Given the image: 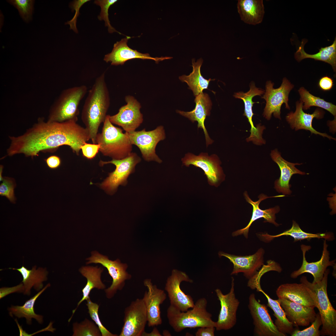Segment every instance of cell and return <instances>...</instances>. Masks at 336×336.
I'll list each match as a JSON object with an SVG mask.
<instances>
[{
    "label": "cell",
    "instance_id": "cell-1",
    "mask_svg": "<svg viewBox=\"0 0 336 336\" xmlns=\"http://www.w3.org/2000/svg\"><path fill=\"white\" fill-rule=\"evenodd\" d=\"M71 120L62 122H45L42 118L23 134L9 136L11 143L8 156L22 154L32 158L41 151L55 149L63 145L69 146L79 155L81 147L91 139L88 130Z\"/></svg>",
    "mask_w": 336,
    "mask_h": 336
},
{
    "label": "cell",
    "instance_id": "cell-2",
    "mask_svg": "<svg viewBox=\"0 0 336 336\" xmlns=\"http://www.w3.org/2000/svg\"><path fill=\"white\" fill-rule=\"evenodd\" d=\"M110 105L109 93L103 73L96 78L89 90L81 113L82 120L92 143L96 144L99 128L105 121Z\"/></svg>",
    "mask_w": 336,
    "mask_h": 336
},
{
    "label": "cell",
    "instance_id": "cell-3",
    "mask_svg": "<svg viewBox=\"0 0 336 336\" xmlns=\"http://www.w3.org/2000/svg\"><path fill=\"white\" fill-rule=\"evenodd\" d=\"M207 301L204 297L198 299L192 309L181 311L170 305L167 310V316L170 325L176 332L187 328L214 327L216 322L207 310Z\"/></svg>",
    "mask_w": 336,
    "mask_h": 336
},
{
    "label": "cell",
    "instance_id": "cell-4",
    "mask_svg": "<svg viewBox=\"0 0 336 336\" xmlns=\"http://www.w3.org/2000/svg\"><path fill=\"white\" fill-rule=\"evenodd\" d=\"M96 144L100 145L99 151L104 156L112 160H121L128 156L132 152V145L128 133L123 130L114 125L107 115L101 132L98 133Z\"/></svg>",
    "mask_w": 336,
    "mask_h": 336
},
{
    "label": "cell",
    "instance_id": "cell-5",
    "mask_svg": "<svg viewBox=\"0 0 336 336\" xmlns=\"http://www.w3.org/2000/svg\"><path fill=\"white\" fill-rule=\"evenodd\" d=\"M329 273V269H327L322 280L317 283L309 282L305 276L301 278L300 282L309 288L314 294L315 307L319 310L322 322L320 335L336 336V310L330 303L327 292L328 278Z\"/></svg>",
    "mask_w": 336,
    "mask_h": 336
},
{
    "label": "cell",
    "instance_id": "cell-6",
    "mask_svg": "<svg viewBox=\"0 0 336 336\" xmlns=\"http://www.w3.org/2000/svg\"><path fill=\"white\" fill-rule=\"evenodd\" d=\"M87 91V88L84 85L64 90L52 106L47 121L62 122L77 120L79 106Z\"/></svg>",
    "mask_w": 336,
    "mask_h": 336
},
{
    "label": "cell",
    "instance_id": "cell-7",
    "mask_svg": "<svg viewBox=\"0 0 336 336\" xmlns=\"http://www.w3.org/2000/svg\"><path fill=\"white\" fill-rule=\"evenodd\" d=\"M141 161V158L135 152H132L127 157L121 160H112L109 161L100 160V166L108 164L114 165L116 168L109 173L108 176L100 185L101 188L109 194L112 195L121 185L126 186L129 176L135 171L136 166Z\"/></svg>",
    "mask_w": 336,
    "mask_h": 336
},
{
    "label": "cell",
    "instance_id": "cell-8",
    "mask_svg": "<svg viewBox=\"0 0 336 336\" xmlns=\"http://www.w3.org/2000/svg\"><path fill=\"white\" fill-rule=\"evenodd\" d=\"M91 256L86 259V264H100L107 269L112 277L113 281L110 286L105 290L106 297H113L118 290H121L124 287L125 281L131 278V275L126 270L128 265L121 262L119 259L114 261L109 259L108 257L95 251L91 252Z\"/></svg>",
    "mask_w": 336,
    "mask_h": 336
},
{
    "label": "cell",
    "instance_id": "cell-9",
    "mask_svg": "<svg viewBox=\"0 0 336 336\" xmlns=\"http://www.w3.org/2000/svg\"><path fill=\"white\" fill-rule=\"evenodd\" d=\"M127 133L131 143L139 148L144 160L159 163L162 162L156 153V148L158 143L166 138L163 126H158L151 131H146L144 128L141 131Z\"/></svg>",
    "mask_w": 336,
    "mask_h": 336
},
{
    "label": "cell",
    "instance_id": "cell-10",
    "mask_svg": "<svg viewBox=\"0 0 336 336\" xmlns=\"http://www.w3.org/2000/svg\"><path fill=\"white\" fill-rule=\"evenodd\" d=\"M181 161L186 167L192 165L201 169L210 185L217 187L225 179V175L220 166L221 161L215 154L209 156L207 153L202 152L196 156L188 153L182 158Z\"/></svg>",
    "mask_w": 336,
    "mask_h": 336
},
{
    "label": "cell",
    "instance_id": "cell-11",
    "mask_svg": "<svg viewBox=\"0 0 336 336\" xmlns=\"http://www.w3.org/2000/svg\"><path fill=\"white\" fill-rule=\"evenodd\" d=\"M273 85L274 83L271 81L266 82L265 92L262 97L266 101L263 115L267 120L270 119L272 114L275 118L281 119V108L283 103L285 104L286 108L290 110L288 96L294 86L286 77L283 79L282 83L279 88H274Z\"/></svg>",
    "mask_w": 336,
    "mask_h": 336
},
{
    "label": "cell",
    "instance_id": "cell-12",
    "mask_svg": "<svg viewBox=\"0 0 336 336\" xmlns=\"http://www.w3.org/2000/svg\"><path fill=\"white\" fill-rule=\"evenodd\" d=\"M123 320L119 336H142L147 322V310L142 298L132 301L125 308Z\"/></svg>",
    "mask_w": 336,
    "mask_h": 336
},
{
    "label": "cell",
    "instance_id": "cell-13",
    "mask_svg": "<svg viewBox=\"0 0 336 336\" xmlns=\"http://www.w3.org/2000/svg\"><path fill=\"white\" fill-rule=\"evenodd\" d=\"M182 281L193 282L185 272L174 269L167 279L165 289L167 293L170 305L181 311L185 312L192 308L194 303L192 297L185 294L181 289L180 285Z\"/></svg>",
    "mask_w": 336,
    "mask_h": 336
},
{
    "label": "cell",
    "instance_id": "cell-14",
    "mask_svg": "<svg viewBox=\"0 0 336 336\" xmlns=\"http://www.w3.org/2000/svg\"><path fill=\"white\" fill-rule=\"evenodd\" d=\"M248 306L253 319L255 335L258 336H286L277 328L266 306L259 302L254 293L250 296Z\"/></svg>",
    "mask_w": 336,
    "mask_h": 336
},
{
    "label": "cell",
    "instance_id": "cell-15",
    "mask_svg": "<svg viewBox=\"0 0 336 336\" xmlns=\"http://www.w3.org/2000/svg\"><path fill=\"white\" fill-rule=\"evenodd\" d=\"M126 104L121 107L116 114L108 115L110 122L121 127L125 132L135 131L143 121L142 114L140 112L141 107L138 101L133 96H126Z\"/></svg>",
    "mask_w": 336,
    "mask_h": 336
},
{
    "label": "cell",
    "instance_id": "cell-16",
    "mask_svg": "<svg viewBox=\"0 0 336 336\" xmlns=\"http://www.w3.org/2000/svg\"><path fill=\"white\" fill-rule=\"evenodd\" d=\"M231 287L229 292L224 294L217 288L215 292L221 305V309L215 327L217 330H227L235 325L236 321V312L240 302L236 297L234 279L232 278Z\"/></svg>",
    "mask_w": 336,
    "mask_h": 336
},
{
    "label": "cell",
    "instance_id": "cell-17",
    "mask_svg": "<svg viewBox=\"0 0 336 336\" xmlns=\"http://www.w3.org/2000/svg\"><path fill=\"white\" fill-rule=\"evenodd\" d=\"M328 245L326 240L324 241L322 255L320 260L315 262L309 263L306 259V252L310 250V246L302 244L301 246L303 254V261L301 267L297 270L294 271L291 274V277L296 278L304 273L311 274L314 278L312 282L317 283L322 279L324 273L329 266H334L335 264V260H329V253L327 248Z\"/></svg>",
    "mask_w": 336,
    "mask_h": 336
},
{
    "label": "cell",
    "instance_id": "cell-18",
    "mask_svg": "<svg viewBox=\"0 0 336 336\" xmlns=\"http://www.w3.org/2000/svg\"><path fill=\"white\" fill-rule=\"evenodd\" d=\"M143 283L147 289L142 299L147 310L148 325L150 327L161 325L162 320L160 306L166 299V294L164 290L153 284L150 279L144 280Z\"/></svg>",
    "mask_w": 336,
    "mask_h": 336
},
{
    "label": "cell",
    "instance_id": "cell-19",
    "mask_svg": "<svg viewBox=\"0 0 336 336\" xmlns=\"http://www.w3.org/2000/svg\"><path fill=\"white\" fill-rule=\"evenodd\" d=\"M130 38L127 36L115 43L111 52L105 56L104 61L106 63L110 62L112 65L116 66L123 65L126 61L133 59L152 60L158 63L160 61L172 58L169 57H152L148 54L142 53L133 49L127 45L128 41Z\"/></svg>",
    "mask_w": 336,
    "mask_h": 336
},
{
    "label": "cell",
    "instance_id": "cell-20",
    "mask_svg": "<svg viewBox=\"0 0 336 336\" xmlns=\"http://www.w3.org/2000/svg\"><path fill=\"white\" fill-rule=\"evenodd\" d=\"M264 250L261 248L254 254L248 256H238L219 251L220 257L222 256L228 258L233 265L231 275L243 273L247 278L250 279L256 275L257 270L264 264Z\"/></svg>",
    "mask_w": 336,
    "mask_h": 336
},
{
    "label": "cell",
    "instance_id": "cell-21",
    "mask_svg": "<svg viewBox=\"0 0 336 336\" xmlns=\"http://www.w3.org/2000/svg\"><path fill=\"white\" fill-rule=\"evenodd\" d=\"M303 103L300 101L296 102V109L294 112L291 111L288 113L286 119L292 129L295 131L300 129L309 130L311 134H318L329 139L335 140L326 133H320L315 130L312 127V122L314 118L318 119L323 118L324 112L322 110L317 108L314 112L310 114L305 113L302 109Z\"/></svg>",
    "mask_w": 336,
    "mask_h": 336
},
{
    "label": "cell",
    "instance_id": "cell-22",
    "mask_svg": "<svg viewBox=\"0 0 336 336\" xmlns=\"http://www.w3.org/2000/svg\"><path fill=\"white\" fill-rule=\"evenodd\" d=\"M278 298H282L305 306L315 308L314 295L303 283H286L280 285L276 291Z\"/></svg>",
    "mask_w": 336,
    "mask_h": 336
},
{
    "label": "cell",
    "instance_id": "cell-23",
    "mask_svg": "<svg viewBox=\"0 0 336 336\" xmlns=\"http://www.w3.org/2000/svg\"><path fill=\"white\" fill-rule=\"evenodd\" d=\"M196 105L195 108L189 112L177 110L176 112L186 117L192 122L198 123V128H202L205 135L207 147L212 143L213 141L210 138L204 125V121L207 116L210 114L212 103L208 95L203 92L196 96L194 99Z\"/></svg>",
    "mask_w": 336,
    "mask_h": 336
},
{
    "label": "cell",
    "instance_id": "cell-24",
    "mask_svg": "<svg viewBox=\"0 0 336 336\" xmlns=\"http://www.w3.org/2000/svg\"><path fill=\"white\" fill-rule=\"evenodd\" d=\"M280 305L288 320L296 327L307 326L315 320L314 308L306 307L282 298H278Z\"/></svg>",
    "mask_w": 336,
    "mask_h": 336
},
{
    "label": "cell",
    "instance_id": "cell-25",
    "mask_svg": "<svg viewBox=\"0 0 336 336\" xmlns=\"http://www.w3.org/2000/svg\"><path fill=\"white\" fill-rule=\"evenodd\" d=\"M244 196L246 201L250 204L253 206V209L252 216L250 220L248 225L245 227L237 230L232 233L233 236L243 235L246 238L248 237L249 229L252 223L256 220L261 218H263L264 219V222H268L273 224L276 226H278L279 224L275 222V214L280 211V208L278 206L273 208L263 210L259 208V205L262 200L267 198L271 197H281L284 196V195H278L273 197H268L263 194H260L258 198L259 199L256 201H253L249 197L246 192L244 193Z\"/></svg>",
    "mask_w": 336,
    "mask_h": 336
},
{
    "label": "cell",
    "instance_id": "cell-26",
    "mask_svg": "<svg viewBox=\"0 0 336 336\" xmlns=\"http://www.w3.org/2000/svg\"><path fill=\"white\" fill-rule=\"evenodd\" d=\"M270 156L272 159L278 166L281 175L278 180L275 183V188L279 193L284 194H290L292 193L289 184L292 176L295 174L304 175L306 173L299 170L295 166L301 164L292 163L284 159L277 149L272 151Z\"/></svg>",
    "mask_w": 336,
    "mask_h": 336
},
{
    "label": "cell",
    "instance_id": "cell-27",
    "mask_svg": "<svg viewBox=\"0 0 336 336\" xmlns=\"http://www.w3.org/2000/svg\"><path fill=\"white\" fill-rule=\"evenodd\" d=\"M250 89L246 92L240 91L235 93L234 96L236 98L243 100L244 103L245 110L244 115L246 116L251 125V128L250 131V134L248 139L252 141H257L262 138V135L264 127L260 124H258L255 127L252 121V117L254 114L252 111V107L255 102L252 101L253 98L256 96H260L265 92L262 89L257 88L255 84L252 82L250 84Z\"/></svg>",
    "mask_w": 336,
    "mask_h": 336
},
{
    "label": "cell",
    "instance_id": "cell-28",
    "mask_svg": "<svg viewBox=\"0 0 336 336\" xmlns=\"http://www.w3.org/2000/svg\"><path fill=\"white\" fill-rule=\"evenodd\" d=\"M238 12L245 23L256 25L261 23L264 14L262 0H239Z\"/></svg>",
    "mask_w": 336,
    "mask_h": 336
},
{
    "label": "cell",
    "instance_id": "cell-29",
    "mask_svg": "<svg viewBox=\"0 0 336 336\" xmlns=\"http://www.w3.org/2000/svg\"><path fill=\"white\" fill-rule=\"evenodd\" d=\"M103 271V268L97 266H85L81 267L79 271L81 274L85 277L87 279V282L84 287L82 289L83 296L78 302L76 308L72 311V314L68 320L69 322L72 318L74 314L77 310L79 305L84 300H86L89 297V294L91 290L93 288L103 290L106 286L102 282L101 274Z\"/></svg>",
    "mask_w": 336,
    "mask_h": 336
},
{
    "label": "cell",
    "instance_id": "cell-30",
    "mask_svg": "<svg viewBox=\"0 0 336 336\" xmlns=\"http://www.w3.org/2000/svg\"><path fill=\"white\" fill-rule=\"evenodd\" d=\"M18 271L23 277L22 282L23 284L25 295L30 296V290L33 287L37 292L43 288V282L47 280L48 272L45 268H36V266L31 269H29L23 265L19 268H9Z\"/></svg>",
    "mask_w": 336,
    "mask_h": 336
},
{
    "label": "cell",
    "instance_id": "cell-31",
    "mask_svg": "<svg viewBox=\"0 0 336 336\" xmlns=\"http://www.w3.org/2000/svg\"><path fill=\"white\" fill-rule=\"evenodd\" d=\"M307 42L306 39L302 40L301 44L299 47L295 54V58L298 62L302 60L310 58L315 60H320L330 64L334 72L336 70V37L333 44L325 47H321L319 52L313 54L306 53L304 49V46Z\"/></svg>",
    "mask_w": 336,
    "mask_h": 336
},
{
    "label": "cell",
    "instance_id": "cell-32",
    "mask_svg": "<svg viewBox=\"0 0 336 336\" xmlns=\"http://www.w3.org/2000/svg\"><path fill=\"white\" fill-rule=\"evenodd\" d=\"M260 238L265 242H269L274 238L282 236H290L294 239V241L307 240H310L314 238H324L328 241L332 240L334 239V236L332 233L327 232L324 233H319L313 234L307 233L302 231L299 225L295 221H293L291 228L279 234L273 236L268 233L259 234Z\"/></svg>",
    "mask_w": 336,
    "mask_h": 336
},
{
    "label": "cell",
    "instance_id": "cell-33",
    "mask_svg": "<svg viewBox=\"0 0 336 336\" xmlns=\"http://www.w3.org/2000/svg\"><path fill=\"white\" fill-rule=\"evenodd\" d=\"M50 286L49 283L47 284L43 288L33 296L26 301L21 306L12 305L8 309L9 314L11 316L13 315L19 318H25L28 324H32V319H35L38 323H43V316L36 314L34 311V306L35 301L40 296L48 287Z\"/></svg>",
    "mask_w": 336,
    "mask_h": 336
},
{
    "label": "cell",
    "instance_id": "cell-34",
    "mask_svg": "<svg viewBox=\"0 0 336 336\" xmlns=\"http://www.w3.org/2000/svg\"><path fill=\"white\" fill-rule=\"evenodd\" d=\"M203 62V60L201 58L198 60L196 62L194 59H192V72L189 75H183L179 77L182 82L187 84L195 96L202 93L203 90L208 89L209 83L212 80L210 78L207 80L201 75L200 68Z\"/></svg>",
    "mask_w": 336,
    "mask_h": 336
},
{
    "label": "cell",
    "instance_id": "cell-35",
    "mask_svg": "<svg viewBox=\"0 0 336 336\" xmlns=\"http://www.w3.org/2000/svg\"><path fill=\"white\" fill-rule=\"evenodd\" d=\"M259 291L266 297L268 301L267 306L271 308L274 312L273 315L276 318L274 324L278 330L286 336L287 334L291 335L295 329L292 323L287 318L278 300L271 298L261 288Z\"/></svg>",
    "mask_w": 336,
    "mask_h": 336
},
{
    "label": "cell",
    "instance_id": "cell-36",
    "mask_svg": "<svg viewBox=\"0 0 336 336\" xmlns=\"http://www.w3.org/2000/svg\"><path fill=\"white\" fill-rule=\"evenodd\" d=\"M298 91L300 96V101L303 103V110H307L311 107L317 106L326 110L336 117L335 105L313 96L303 87L300 88Z\"/></svg>",
    "mask_w": 336,
    "mask_h": 336
},
{
    "label": "cell",
    "instance_id": "cell-37",
    "mask_svg": "<svg viewBox=\"0 0 336 336\" xmlns=\"http://www.w3.org/2000/svg\"><path fill=\"white\" fill-rule=\"evenodd\" d=\"M72 336H100V331L93 322L86 318L80 323L73 324Z\"/></svg>",
    "mask_w": 336,
    "mask_h": 336
},
{
    "label": "cell",
    "instance_id": "cell-38",
    "mask_svg": "<svg viewBox=\"0 0 336 336\" xmlns=\"http://www.w3.org/2000/svg\"><path fill=\"white\" fill-rule=\"evenodd\" d=\"M86 301V305L89 315L100 329L102 336H118L117 334H113L109 331L102 324L98 315L99 306L97 303L92 302L90 297Z\"/></svg>",
    "mask_w": 336,
    "mask_h": 336
},
{
    "label": "cell",
    "instance_id": "cell-39",
    "mask_svg": "<svg viewBox=\"0 0 336 336\" xmlns=\"http://www.w3.org/2000/svg\"><path fill=\"white\" fill-rule=\"evenodd\" d=\"M7 1L18 10L23 20L28 22L32 19L34 1L32 0H11Z\"/></svg>",
    "mask_w": 336,
    "mask_h": 336
},
{
    "label": "cell",
    "instance_id": "cell-40",
    "mask_svg": "<svg viewBox=\"0 0 336 336\" xmlns=\"http://www.w3.org/2000/svg\"><path fill=\"white\" fill-rule=\"evenodd\" d=\"M117 0H97L94 1V3L99 6L101 7V12L98 18L99 20H104L105 26L108 28L109 33H112L117 32L120 34L121 33L116 31L111 25L109 18L108 10L110 7L117 2Z\"/></svg>",
    "mask_w": 336,
    "mask_h": 336
},
{
    "label": "cell",
    "instance_id": "cell-41",
    "mask_svg": "<svg viewBox=\"0 0 336 336\" xmlns=\"http://www.w3.org/2000/svg\"><path fill=\"white\" fill-rule=\"evenodd\" d=\"M16 186L14 178L4 177L0 185V195L5 197L11 203H15L16 198L15 196L14 189Z\"/></svg>",
    "mask_w": 336,
    "mask_h": 336
},
{
    "label": "cell",
    "instance_id": "cell-42",
    "mask_svg": "<svg viewBox=\"0 0 336 336\" xmlns=\"http://www.w3.org/2000/svg\"><path fill=\"white\" fill-rule=\"evenodd\" d=\"M322 325V322L320 314H316L315 319L311 323V325L302 330L295 329L291 334L292 336H319V328Z\"/></svg>",
    "mask_w": 336,
    "mask_h": 336
},
{
    "label": "cell",
    "instance_id": "cell-43",
    "mask_svg": "<svg viewBox=\"0 0 336 336\" xmlns=\"http://www.w3.org/2000/svg\"><path fill=\"white\" fill-rule=\"evenodd\" d=\"M89 1L90 0H74L70 4V7L72 9L75 11V13L73 18L71 20L65 23V24L69 25L70 26V29L72 30L77 33H78V30L76 27V23L77 17L80 14L79 10L83 4Z\"/></svg>",
    "mask_w": 336,
    "mask_h": 336
},
{
    "label": "cell",
    "instance_id": "cell-44",
    "mask_svg": "<svg viewBox=\"0 0 336 336\" xmlns=\"http://www.w3.org/2000/svg\"><path fill=\"white\" fill-rule=\"evenodd\" d=\"M100 145L98 144L85 143L81 147L82 155L87 159H93L99 151Z\"/></svg>",
    "mask_w": 336,
    "mask_h": 336
},
{
    "label": "cell",
    "instance_id": "cell-45",
    "mask_svg": "<svg viewBox=\"0 0 336 336\" xmlns=\"http://www.w3.org/2000/svg\"><path fill=\"white\" fill-rule=\"evenodd\" d=\"M24 287L21 282L19 284L12 287H2L0 288V299H1L11 293H23Z\"/></svg>",
    "mask_w": 336,
    "mask_h": 336
},
{
    "label": "cell",
    "instance_id": "cell-46",
    "mask_svg": "<svg viewBox=\"0 0 336 336\" xmlns=\"http://www.w3.org/2000/svg\"><path fill=\"white\" fill-rule=\"evenodd\" d=\"M333 80L328 76H324L320 79L319 82L320 88L324 91L330 90L333 87Z\"/></svg>",
    "mask_w": 336,
    "mask_h": 336
},
{
    "label": "cell",
    "instance_id": "cell-47",
    "mask_svg": "<svg viewBox=\"0 0 336 336\" xmlns=\"http://www.w3.org/2000/svg\"><path fill=\"white\" fill-rule=\"evenodd\" d=\"M48 166L50 169H54L58 167L61 164V160L58 156L53 155L45 160Z\"/></svg>",
    "mask_w": 336,
    "mask_h": 336
},
{
    "label": "cell",
    "instance_id": "cell-48",
    "mask_svg": "<svg viewBox=\"0 0 336 336\" xmlns=\"http://www.w3.org/2000/svg\"><path fill=\"white\" fill-rule=\"evenodd\" d=\"M215 328L214 327H199L195 333L196 336H214Z\"/></svg>",
    "mask_w": 336,
    "mask_h": 336
},
{
    "label": "cell",
    "instance_id": "cell-49",
    "mask_svg": "<svg viewBox=\"0 0 336 336\" xmlns=\"http://www.w3.org/2000/svg\"><path fill=\"white\" fill-rule=\"evenodd\" d=\"M161 336V335L160 333L159 330L156 328L154 327L152 331L150 333H147L144 331L143 333L142 336Z\"/></svg>",
    "mask_w": 336,
    "mask_h": 336
},
{
    "label": "cell",
    "instance_id": "cell-50",
    "mask_svg": "<svg viewBox=\"0 0 336 336\" xmlns=\"http://www.w3.org/2000/svg\"><path fill=\"white\" fill-rule=\"evenodd\" d=\"M3 166L2 165H0V181H2L3 179V177L2 176V170L3 169Z\"/></svg>",
    "mask_w": 336,
    "mask_h": 336
},
{
    "label": "cell",
    "instance_id": "cell-51",
    "mask_svg": "<svg viewBox=\"0 0 336 336\" xmlns=\"http://www.w3.org/2000/svg\"><path fill=\"white\" fill-rule=\"evenodd\" d=\"M163 335H164V336H170L171 335H170V333L169 332V331H168L167 330H164L163 332Z\"/></svg>",
    "mask_w": 336,
    "mask_h": 336
}]
</instances>
